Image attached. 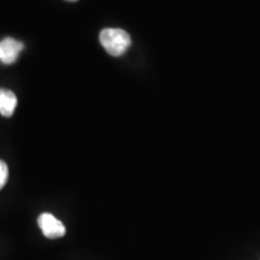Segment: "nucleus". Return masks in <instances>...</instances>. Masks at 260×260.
<instances>
[{"instance_id":"423d86ee","label":"nucleus","mask_w":260,"mask_h":260,"mask_svg":"<svg viewBox=\"0 0 260 260\" xmlns=\"http://www.w3.org/2000/svg\"><path fill=\"white\" fill-rule=\"evenodd\" d=\"M68 2H77V0H68Z\"/></svg>"},{"instance_id":"7ed1b4c3","label":"nucleus","mask_w":260,"mask_h":260,"mask_svg":"<svg viewBox=\"0 0 260 260\" xmlns=\"http://www.w3.org/2000/svg\"><path fill=\"white\" fill-rule=\"evenodd\" d=\"M24 48L21 41L12 38H5L0 41V61L4 64H12L18 59L19 53Z\"/></svg>"},{"instance_id":"f257e3e1","label":"nucleus","mask_w":260,"mask_h":260,"mask_svg":"<svg viewBox=\"0 0 260 260\" xmlns=\"http://www.w3.org/2000/svg\"><path fill=\"white\" fill-rule=\"evenodd\" d=\"M102 46L105 48L109 54L113 57H119L128 50L132 39L125 30L119 28H106L102 30L99 35Z\"/></svg>"},{"instance_id":"39448f33","label":"nucleus","mask_w":260,"mask_h":260,"mask_svg":"<svg viewBox=\"0 0 260 260\" xmlns=\"http://www.w3.org/2000/svg\"><path fill=\"white\" fill-rule=\"evenodd\" d=\"M9 178V168L4 160L0 159V190L4 188Z\"/></svg>"},{"instance_id":"20e7f679","label":"nucleus","mask_w":260,"mask_h":260,"mask_svg":"<svg viewBox=\"0 0 260 260\" xmlns=\"http://www.w3.org/2000/svg\"><path fill=\"white\" fill-rule=\"evenodd\" d=\"M17 106V96L12 90L0 88V113L4 117L14 115Z\"/></svg>"},{"instance_id":"f03ea898","label":"nucleus","mask_w":260,"mask_h":260,"mask_svg":"<svg viewBox=\"0 0 260 260\" xmlns=\"http://www.w3.org/2000/svg\"><path fill=\"white\" fill-rule=\"evenodd\" d=\"M38 224L41 228L42 234L48 239H59V237H63L67 232L64 224L51 213L40 214L38 218Z\"/></svg>"}]
</instances>
